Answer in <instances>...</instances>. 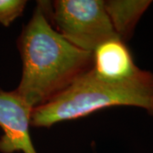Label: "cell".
<instances>
[{"label":"cell","instance_id":"cell-4","mask_svg":"<svg viewBox=\"0 0 153 153\" xmlns=\"http://www.w3.org/2000/svg\"><path fill=\"white\" fill-rule=\"evenodd\" d=\"M29 107L17 93L0 89V152L38 153L30 134L31 116Z\"/></svg>","mask_w":153,"mask_h":153},{"label":"cell","instance_id":"cell-5","mask_svg":"<svg viewBox=\"0 0 153 153\" xmlns=\"http://www.w3.org/2000/svg\"><path fill=\"white\" fill-rule=\"evenodd\" d=\"M139 69L126 42L118 37L100 44L93 51L92 70L103 80L123 81L134 76Z\"/></svg>","mask_w":153,"mask_h":153},{"label":"cell","instance_id":"cell-2","mask_svg":"<svg viewBox=\"0 0 153 153\" xmlns=\"http://www.w3.org/2000/svg\"><path fill=\"white\" fill-rule=\"evenodd\" d=\"M113 106H135L153 116L152 71L140 68L128 79L109 82L90 69L55 98L33 109L31 125L49 128Z\"/></svg>","mask_w":153,"mask_h":153},{"label":"cell","instance_id":"cell-1","mask_svg":"<svg viewBox=\"0 0 153 153\" xmlns=\"http://www.w3.org/2000/svg\"><path fill=\"white\" fill-rule=\"evenodd\" d=\"M49 6L38 2L18 39L22 74L15 91L33 110L55 98L93 66V52L71 44L49 22Z\"/></svg>","mask_w":153,"mask_h":153},{"label":"cell","instance_id":"cell-6","mask_svg":"<svg viewBox=\"0 0 153 153\" xmlns=\"http://www.w3.org/2000/svg\"><path fill=\"white\" fill-rule=\"evenodd\" d=\"M152 1L150 0H109L105 8L112 27L123 41L132 38L134 29Z\"/></svg>","mask_w":153,"mask_h":153},{"label":"cell","instance_id":"cell-3","mask_svg":"<svg viewBox=\"0 0 153 153\" xmlns=\"http://www.w3.org/2000/svg\"><path fill=\"white\" fill-rule=\"evenodd\" d=\"M49 19L67 41L88 52L117 37L101 0H57L50 4Z\"/></svg>","mask_w":153,"mask_h":153},{"label":"cell","instance_id":"cell-7","mask_svg":"<svg viewBox=\"0 0 153 153\" xmlns=\"http://www.w3.org/2000/svg\"><path fill=\"white\" fill-rule=\"evenodd\" d=\"M27 5L24 0H0V24L4 27L21 16Z\"/></svg>","mask_w":153,"mask_h":153}]
</instances>
